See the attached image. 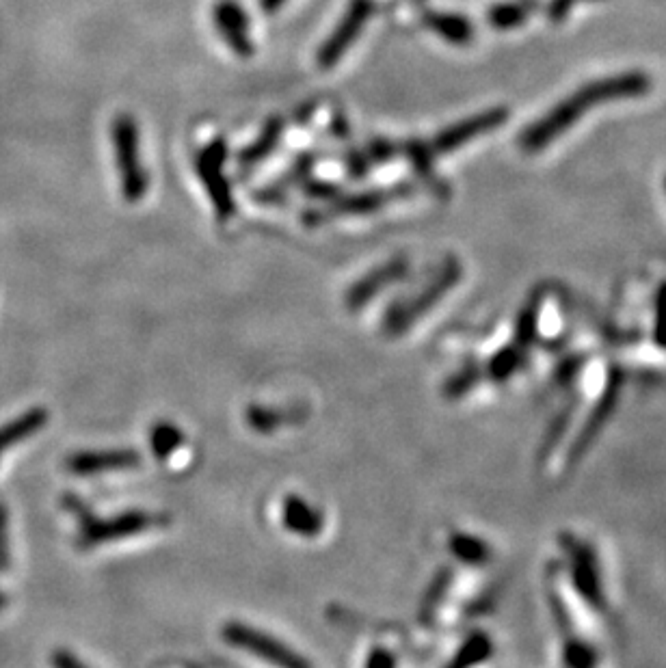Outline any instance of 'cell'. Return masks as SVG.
<instances>
[{
  "mask_svg": "<svg viewBox=\"0 0 666 668\" xmlns=\"http://www.w3.org/2000/svg\"><path fill=\"white\" fill-rule=\"evenodd\" d=\"M305 195L314 197V199H325V202H331V199L338 197V186L336 184H327V182H314L310 186H305Z\"/></svg>",
  "mask_w": 666,
  "mask_h": 668,
  "instance_id": "603a6c76",
  "label": "cell"
},
{
  "mask_svg": "<svg viewBox=\"0 0 666 668\" xmlns=\"http://www.w3.org/2000/svg\"><path fill=\"white\" fill-rule=\"evenodd\" d=\"M184 442V435L176 424L156 422L150 433V448L156 459H169Z\"/></svg>",
  "mask_w": 666,
  "mask_h": 668,
  "instance_id": "e0dca14e",
  "label": "cell"
},
{
  "mask_svg": "<svg viewBox=\"0 0 666 668\" xmlns=\"http://www.w3.org/2000/svg\"><path fill=\"white\" fill-rule=\"evenodd\" d=\"M375 16V3L372 0H351L346 7L344 16L336 24V29L325 39L321 50H318L316 61L321 70H333L338 61L353 48V44L362 35L364 26Z\"/></svg>",
  "mask_w": 666,
  "mask_h": 668,
  "instance_id": "52a82bcc",
  "label": "cell"
},
{
  "mask_svg": "<svg viewBox=\"0 0 666 668\" xmlns=\"http://www.w3.org/2000/svg\"><path fill=\"white\" fill-rule=\"evenodd\" d=\"M9 567V534H7V511L0 506V569Z\"/></svg>",
  "mask_w": 666,
  "mask_h": 668,
  "instance_id": "cb8c5ba5",
  "label": "cell"
},
{
  "mask_svg": "<svg viewBox=\"0 0 666 668\" xmlns=\"http://www.w3.org/2000/svg\"><path fill=\"white\" fill-rule=\"evenodd\" d=\"M370 167H372V163H370V160H368L366 152H353V154L349 156V169H351V176H355V178H362V176H366V173L370 171Z\"/></svg>",
  "mask_w": 666,
  "mask_h": 668,
  "instance_id": "484cf974",
  "label": "cell"
},
{
  "mask_svg": "<svg viewBox=\"0 0 666 668\" xmlns=\"http://www.w3.org/2000/svg\"><path fill=\"white\" fill-rule=\"evenodd\" d=\"M247 422L256 433L269 435L273 433L279 424H282V413L269 409V407H258L253 405L247 409Z\"/></svg>",
  "mask_w": 666,
  "mask_h": 668,
  "instance_id": "d6986e66",
  "label": "cell"
},
{
  "mask_svg": "<svg viewBox=\"0 0 666 668\" xmlns=\"http://www.w3.org/2000/svg\"><path fill=\"white\" fill-rule=\"evenodd\" d=\"M664 189H666V178H664Z\"/></svg>",
  "mask_w": 666,
  "mask_h": 668,
  "instance_id": "f1b7e54d",
  "label": "cell"
},
{
  "mask_svg": "<svg viewBox=\"0 0 666 668\" xmlns=\"http://www.w3.org/2000/svg\"><path fill=\"white\" fill-rule=\"evenodd\" d=\"M72 506L81 511V534H78V545H81L83 550H89V547H96L102 543L137 537V534H143L145 530L167 524V517L148 511H128L109 519H100L85 511V506H81L76 500H72Z\"/></svg>",
  "mask_w": 666,
  "mask_h": 668,
  "instance_id": "277c9868",
  "label": "cell"
},
{
  "mask_svg": "<svg viewBox=\"0 0 666 668\" xmlns=\"http://www.w3.org/2000/svg\"><path fill=\"white\" fill-rule=\"evenodd\" d=\"M111 141L119 191L128 204H137L150 191V176L139 148V126L130 113H119L111 126Z\"/></svg>",
  "mask_w": 666,
  "mask_h": 668,
  "instance_id": "7a4b0ae2",
  "label": "cell"
},
{
  "mask_svg": "<svg viewBox=\"0 0 666 668\" xmlns=\"http://www.w3.org/2000/svg\"><path fill=\"white\" fill-rule=\"evenodd\" d=\"M409 193L407 186H396V189L388 191H366V193H355V195H346L340 199H331L329 204L323 208H316L312 212H305V223L308 225H318L338 217H355V215H372L388 204H392L394 199L405 197Z\"/></svg>",
  "mask_w": 666,
  "mask_h": 668,
  "instance_id": "ba28073f",
  "label": "cell"
},
{
  "mask_svg": "<svg viewBox=\"0 0 666 668\" xmlns=\"http://www.w3.org/2000/svg\"><path fill=\"white\" fill-rule=\"evenodd\" d=\"M424 24L426 29L433 31L448 44L465 46L474 39V26L468 18L459 16V13H446V11H426L424 13Z\"/></svg>",
  "mask_w": 666,
  "mask_h": 668,
  "instance_id": "5bb4252c",
  "label": "cell"
},
{
  "mask_svg": "<svg viewBox=\"0 0 666 668\" xmlns=\"http://www.w3.org/2000/svg\"><path fill=\"white\" fill-rule=\"evenodd\" d=\"M649 91L651 78L647 72L632 70L597 78L593 83H586L574 93H569L563 102H558L535 124H530L524 130V135L519 137V148L526 154H537L543 148H548L552 141L561 139L571 126H576L586 111H593L608 102L645 96Z\"/></svg>",
  "mask_w": 666,
  "mask_h": 668,
  "instance_id": "6da1fadb",
  "label": "cell"
},
{
  "mask_svg": "<svg viewBox=\"0 0 666 668\" xmlns=\"http://www.w3.org/2000/svg\"><path fill=\"white\" fill-rule=\"evenodd\" d=\"M396 154H401V145L390 139H372L366 148L370 163H388Z\"/></svg>",
  "mask_w": 666,
  "mask_h": 668,
  "instance_id": "44dd1931",
  "label": "cell"
},
{
  "mask_svg": "<svg viewBox=\"0 0 666 668\" xmlns=\"http://www.w3.org/2000/svg\"><path fill=\"white\" fill-rule=\"evenodd\" d=\"M282 137H284V119H279V117L269 119L266 126L262 128L260 137L253 141L249 148H245L241 154H238V165L249 169L253 165L262 163V160L277 148V143L282 141Z\"/></svg>",
  "mask_w": 666,
  "mask_h": 668,
  "instance_id": "9a60e30c",
  "label": "cell"
},
{
  "mask_svg": "<svg viewBox=\"0 0 666 668\" xmlns=\"http://www.w3.org/2000/svg\"><path fill=\"white\" fill-rule=\"evenodd\" d=\"M401 154H405L409 160H411V165H414L416 173H420L422 178H431L433 176V152L429 148V143H424V141H416V139H411V141H405L401 145Z\"/></svg>",
  "mask_w": 666,
  "mask_h": 668,
  "instance_id": "ac0fdd59",
  "label": "cell"
},
{
  "mask_svg": "<svg viewBox=\"0 0 666 668\" xmlns=\"http://www.w3.org/2000/svg\"><path fill=\"white\" fill-rule=\"evenodd\" d=\"M506 119H509V111L506 109H491L485 113H478L474 117L461 119V122L452 124L446 130L439 132V135L429 143V148L433 156L450 154V152L463 148L465 143L476 141L478 137L487 135V132L500 128Z\"/></svg>",
  "mask_w": 666,
  "mask_h": 668,
  "instance_id": "9c48e42d",
  "label": "cell"
},
{
  "mask_svg": "<svg viewBox=\"0 0 666 668\" xmlns=\"http://www.w3.org/2000/svg\"><path fill=\"white\" fill-rule=\"evenodd\" d=\"M52 666H55V668H89L81 660H78L74 653L65 651V649H59V651L52 653Z\"/></svg>",
  "mask_w": 666,
  "mask_h": 668,
  "instance_id": "d4e9b609",
  "label": "cell"
},
{
  "mask_svg": "<svg viewBox=\"0 0 666 668\" xmlns=\"http://www.w3.org/2000/svg\"><path fill=\"white\" fill-rule=\"evenodd\" d=\"M212 18H215V26L221 35V39L228 48L238 57H251L253 55V39L249 33V18L247 11L236 3V0H219L212 9Z\"/></svg>",
  "mask_w": 666,
  "mask_h": 668,
  "instance_id": "8fae6325",
  "label": "cell"
},
{
  "mask_svg": "<svg viewBox=\"0 0 666 668\" xmlns=\"http://www.w3.org/2000/svg\"><path fill=\"white\" fill-rule=\"evenodd\" d=\"M221 636L225 643H230L236 649L249 651L251 656H256L277 668H310V662L305 660L301 653L284 645L282 640L273 638L269 632L256 630V627L251 625L232 621L223 627Z\"/></svg>",
  "mask_w": 666,
  "mask_h": 668,
  "instance_id": "5b68a950",
  "label": "cell"
},
{
  "mask_svg": "<svg viewBox=\"0 0 666 668\" xmlns=\"http://www.w3.org/2000/svg\"><path fill=\"white\" fill-rule=\"evenodd\" d=\"M459 279H461V264L457 262V258H448L442 269H439L437 277L424 286L420 295L394 301L390 305V310L385 312L381 323L385 336L396 338L405 333L416 320H420L426 312H429L431 307L442 301L446 297V292L457 286Z\"/></svg>",
  "mask_w": 666,
  "mask_h": 668,
  "instance_id": "3957f363",
  "label": "cell"
},
{
  "mask_svg": "<svg viewBox=\"0 0 666 668\" xmlns=\"http://www.w3.org/2000/svg\"><path fill=\"white\" fill-rule=\"evenodd\" d=\"M0 608H5V597L0 595Z\"/></svg>",
  "mask_w": 666,
  "mask_h": 668,
  "instance_id": "83f0119b",
  "label": "cell"
},
{
  "mask_svg": "<svg viewBox=\"0 0 666 668\" xmlns=\"http://www.w3.org/2000/svg\"><path fill=\"white\" fill-rule=\"evenodd\" d=\"M286 3H288V0H258V5L266 13V16H273V13H277Z\"/></svg>",
  "mask_w": 666,
  "mask_h": 668,
  "instance_id": "4316f807",
  "label": "cell"
},
{
  "mask_svg": "<svg viewBox=\"0 0 666 668\" xmlns=\"http://www.w3.org/2000/svg\"><path fill=\"white\" fill-rule=\"evenodd\" d=\"M366 668H396L394 653L385 647H375L366 660Z\"/></svg>",
  "mask_w": 666,
  "mask_h": 668,
  "instance_id": "7402d4cb",
  "label": "cell"
},
{
  "mask_svg": "<svg viewBox=\"0 0 666 668\" xmlns=\"http://www.w3.org/2000/svg\"><path fill=\"white\" fill-rule=\"evenodd\" d=\"M46 422H48L46 409H31L29 413H24L22 418H16L13 422L5 424L3 429H0V452H5L13 444H18L22 439L31 437L33 433L42 431Z\"/></svg>",
  "mask_w": 666,
  "mask_h": 668,
  "instance_id": "2e32d148",
  "label": "cell"
},
{
  "mask_svg": "<svg viewBox=\"0 0 666 668\" xmlns=\"http://www.w3.org/2000/svg\"><path fill=\"white\" fill-rule=\"evenodd\" d=\"M526 20V11L519 5H498L489 11V22L500 31L513 29V26L522 24Z\"/></svg>",
  "mask_w": 666,
  "mask_h": 668,
  "instance_id": "ffe728a7",
  "label": "cell"
},
{
  "mask_svg": "<svg viewBox=\"0 0 666 668\" xmlns=\"http://www.w3.org/2000/svg\"><path fill=\"white\" fill-rule=\"evenodd\" d=\"M225 156H228L225 143L221 139H215L212 143H208L195 158V171H197L199 180H202L204 189L212 202V208H215V215L221 223H228L236 212L232 186L223 171Z\"/></svg>",
  "mask_w": 666,
  "mask_h": 668,
  "instance_id": "8992f818",
  "label": "cell"
},
{
  "mask_svg": "<svg viewBox=\"0 0 666 668\" xmlns=\"http://www.w3.org/2000/svg\"><path fill=\"white\" fill-rule=\"evenodd\" d=\"M407 273H409V260L403 256H396L390 262L379 264L377 269H372L368 275L359 277L349 288V292H346L344 297L346 310L359 312L362 307H366L372 299H375L381 290L405 279Z\"/></svg>",
  "mask_w": 666,
  "mask_h": 668,
  "instance_id": "30bf717a",
  "label": "cell"
},
{
  "mask_svg": "<svg viewBox=\"0 0 666 668\" xmlns=\"http://www.w3.org/2000/svg\"><path fill=\"white\" fill-rule=\"evenodd\" d=\"M141 465L137 450L113 448V450H85L76 452L68 459V470L78 476H91L102 472L135 470Z\"/></svg>",
  "mask_w": 666,
  "mask_h": 668,
  "instance_id": "7c38bea8",
  "label": "cell"
},
{
  "mask_svg": "<svg viewBox=\"0 0 666 668\" xmlns=\"http://www.w3.org/2000/svg\"><path fill=\"white\" fill-rule=\"evenodd\" d=\"M284 526L292 532L299 534L305 539H314L325 528L323 513L314 509L310 502H305L301 496H288L284 500V511H282Z\"/></svg>",
  "mask_w": 666,
  "mask_h": 668,
  "instance_id": "4fadbf2b",
  "label": "cell"
}]
</instances>
